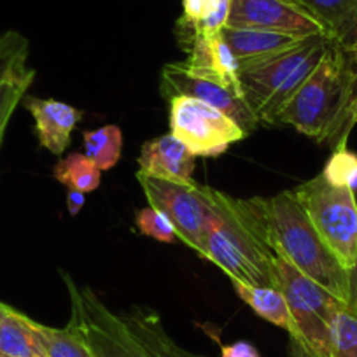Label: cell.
<instances>
[{
    "label": "cell",
    "instance_id": "cell-1",
    "mask_svg": "<svg viewBox=\"0 0 357 357\" xmlns=\"http://www.w3.org/2000/svg\"><path fill=\"white\" fill-rule=\"evenodd\" d=\"M200 190L214 212L200 256L221 268L231 282L279 289L277 256L268 238L261 197L242 200L204 184Z\"/></svg>",
    "mask_w": 357,
    "mask_h": 357
},
{
    "label": "cell",
    "instance_id": "cell-2",
    "mask_svg": "<svg viewBox=\"0 0 357 357\" xmlns=\"http://www.w3.org/2000/svg\"><path fill=\"white\" fill-rule=\"evenodd\" d=\"M354 88L356 67L352 58L336 40H331L310 77L280 111L275 125L293 126L315 142L347 146L343 128Z\"/></svg>",
    "mask_w": 357,
    "mask_h": 357
},
{
    "label": "cell",
    "instance_id": "cell-3",
    "mask_svg": "<svg viewBox=\"0 0 357 357\" xmlns=\"http://www.w3.org/2000/svg\"><path fill=\"white\" fill-rule=\"evenodd\" d=\"M268 238L279 259L294 266L349 307L350 273L312 226L294 191L261 198Z\"/></svg>",
    "mask_w": 357,
    "mask_h": 357
},
{
    "label": "cell",
    "instance_id": "cell-4",
    "mask_svg": "<svg viewBox=\"0 0 357 357\" xmlns=\"http://www.w3.org/2000/svg\"><path fill=\"white\" fill-rule=\"evenodd\" d=\"M328 36H310L282 56L240 74L242 98L263 125H275L280 111L310 77L331 44Z\"/></svg>",
    "mask_w": 357,
    "mask_h": 357
},
{
    "label": "cell",
    "instance_id": "cell-5",
    "mask_svg": "<svg viewBox=\"0 0 357 357\" xmlns=\"http://www.w3.org/2000/svg\"><path fill=\"white\" fill-rule=\"evenodd\" d=\"M312 226L345 270L357 254V200L349 188L333 186L322 174L294 190Z\"/></svg>",
    "mask_w": 357,
    "mask_h": 357
},
{
    "label": "cell",
    "instance_id": "cell-6",
    "mask_svg": "<svg viewBox=\"0 0 357 357\" xmlns=\"http://www.w3.org/2000/svg\"><path fill=\"white\" fill-rule=\"evenodd\" d=\"M70 298V321L67 328L81 338L91 357H149L121 314L112 312L93 289L75 282L61 272Z\"/></svg>",
    "mask_w": 357,
    "mask_h": 357
},
{
    "label": "cell",
    "instance_id": "cell-7",
    "mask_svg": "<svg viewBox=\"0 0 357 357\" xmlns=\"http://www.w3.org/2000/svg\"><path fill=\"white\" fill-rule=\"evenodd\" d=\"M277 280L296 326L291 338L303 342L317 357H333L331 322L345 303L279 257Z\"/></svg>",
    "mask_w": 357,
    "mask_h": 357
},
{
    "label": "cell",
    "instance_id": "cell-8",
    "mask_svg": "<svg viewBox=\"0 0 357 357\" xmlns=\"http://www.w3.org/2000/svg\"><path fill=\"white\" fill-rule=\"evenodd\" d=\"M137 181L153 208L165 215L175 228L177 238L190 249L202 254L207 226L212 219V207L202 195L200 184H177L149 177L137 172Z\"/></svg>",
    "mask_w": 357,
    "mask_h": 357
},
{
    "label": "cell",
    "instance_id": "cell-9",
    "mask_svg": "<svg viewBox=\"0 0 357 357\" xmlns=\"http://www.w3.org/2000/svg\"><path fill=\"white\" fill-rule=\"evenodd\" d=\"M170 130L195 156H219L247 133L233 119L207 102L198 98L175 97L170 100Z\"/></svg>",
    "mask_w": 357,
    "mask_h": 357
},
{
    "label": "cell",
    "instance_id": "cell-10",
    "mask_svg": "<svg viewBox=\"0 0 357 357\" xmlns=\"http://www.w3.org/2000/svg\"><path fill=\"white\" fill-rule=\"evenodd\" d=\"M226 26L300 37L328 36L324 26L298 0H231Z\"/></svg>",
    "mask_w": 357,
    "mask_h": 357
},
{
    "label": "cell",
    "instance_id": "cell-11",
    "mask_svg": "<svg viewBox=\"0 0 357 357\" xmlns=\"http://www.w3.org/2000/svg\"><path fill=\"white\" fill-rule=\"evenodd\" d=\"M177 29L181 46L188 53L186 61H183L188 72L215 82L242 98L238 61L226 44L222 30L215 33H202L181 25H177Z\"/></svg>",
    "mask_w": 357,
    "mask_h": 357
},
{
    "label": "cell",
    "instance_id": "cell-12",
    "mask_svg": "<svg viewBox=\"0 0 357 357\" xmlns=\"http://www.w3.org/2000/svg\"><path fill=\"white\" fill-rule=\"evenodd\" d=\"M160 89L163 98L168 102L181 95L207 102L208 105L233 119L247 135L252 133L259 125V119L254 116L243 98L236 97L215 82L190 74L184 63H168L161 68Z\"/></svg>",
    "mask_w": 357,
    "mask_h": 357
},
{
    "label": "cell",
    "instance_id": "cell-13",
    "mask_svg": "<svg viewBox=\"0 0 357 357\" xmlns=\"http://www.w3.org/2000/svg\"><path fill=\"white\" fill-rule=\"evenodd\" d=\"M222 37L238 61L240 74L266 65L287 51L300 46L307 37L289 36V33L268 32L256 29H233L225 26Z\"/></svg>",
    "mask_w": 357,
    "mask_h": 357
},
{
    "label": "cell",
    "instance_id": "cell-14",
    "mask_svg": "<svg viewBox=\"0 0 357 357\" xmlns=\"http://www.w3.org/2000/svg\"><path fill=\"white\" fill-rule=\"evenodd\" d=\"M195 154L172 133L144 142L139 156V172L149 177L170 181L177 184L195 183L193 172L197 167Z\"/></svg>",
    "mask_w": 357,
    "mask_h": 357
},
{
    "label": "cell",
    "instance_id": "cell-15",
    "mask_svg": "<svg viewBox=\"0 0 357 357\" xmlns=\"http://www.w3.org/2000/svg\"><path fill=\"white\" fill-rule=\"evenodd\" d=\"M23 104L36 121L40 146L50 153L61 156L70 144V135L81 121L82 112L53 98L25 97Z\"/></svg>",
    "mask_w": 357,
    "mask_h": 357
},
{
    "label": "cell",
    "instance_id": "cell-16",
    "mask_svg": "<svg viewBox=\"0 0 357 357\" xmlns=\"http://www.w3.org/2000/svg\"><path fill=\"white\" fill-rule=\"evenodd\" d=\"M121 317L149 357H202L178 347L165 331L160 315L151 308L133 305L128 312H121Z\"/></svg>",
    "mask_w": 357,
    "mask_h": 357
},
{
    "label": "cell",
    "instance_id": "cell-17",
    "mask_svg": "<svg viewBox=\"0 0 357 357\" xmlns=\"http://www.w3.org/2000/svg\"><path fill=\"white\" fill-rule=\"evenodd\" d=\"M231 286L240 300L245 301L259 317L286 329L289 336L296 335V326H294L293 315H291L282 291L275 287H256L240 282H231Z\"/></svg>",
    "mask_w": 357,
    "mask_h": 357
},
{
    "label": "cell",
    "instance_id": "cell-18",
    "mask_svg": "<svg viewBox=\"0 0 357 357\" xmlns=\"http://www.w3.org/2000/svg\"><path fill=\"white\" fill-rule=\"evenodd\" d=\"M0 357H46L32 319L13 307L0 324Z\"/></svg>",
    "mask_w": 357,
    "mask_h": 357
},
{
    "label": "cell",
    "instance_id": "cell-19",
    "mask_svg": "<svg viewBox=\"0 0 357 357\" xmlns=\"http://www.w3.org/2000/svg\"><path fill=\"white\" fill-rule=\"evenodd\" d=\"M231 0H183V18L177 25L195 32H221L228 23Z\"/></svg>",
    "mask_w": 357,
    "mask_h": 357
},
{
    "label": "cell",
    "instance_id": "cell-20",
    "mask_svg": "<svg viewBox=\"0 0 357 357\" xmlns=\"http://www.w3.org/2000/svg\"><path fill=\"white\" fill-rule=\"evenodd\" d=\"M53 175L67 190L89 193L100 186L102 170L86 154L70 153L54 165Z\"/></svg>",
    "mask_w": 357,
    "mask_h": 357
},
{
    "label": "cell",
    "instance_id": "cell-21",
    "mask_svg": "<svg viewBox=\"0 0 357 357\" xmlns=\"http://www.w3.org/2000/svg\"><path fill=\"white\" fill-rule=\"evenodd\" d=\"M84 154L93 161L102 172L111 170L118 165L123 153V132L116 125H105L97 130L82 133Z\"/></svg>",
    "mask_w": 357,
    "mask_h": 357
},
{
    "label": "cell",
    "instance_id": "cell-22",
    "mask_svg": "<svg viewBox=\"0 0 357 357\" xmlns=\"http://www.w3.org/2000/svg\"><path fill=\"white\" fill-rule=\"evenodd\" d=\"M333 40L338 39L357 15V0H298Z\"/></svg>",
    "mask_w": 357,
    "mask_h": 357
},
{
    "label": "cell",
    "instance_id": "cell-23",
    "mask_svg": "<svg viewBox=\"0 0 357 357\" xmlns=\"http://www.w3.org/2000/svg\"><path fill=\"white\" fill-rule=\"evenodd\" d=\"M36 79V70L22 63L2 84H0V144L4 139L6 128L9 125L13 112L18 107L20 102L25 98L30 84Z\"/></svg>",
    "mask_w": 357,
    "mask_h": 357
},
{
    "label": "cell",
    "instance_id": "cell-24",
    "mask_svg": "<svg viewBox=\"0 0 357 357\" xmlns=\"http://www.w3.org/2000/svg\"><path fill=\"white\" fill-rule=\"evenodd\" d=\"M32 324L46 357H91L81 338L68 328H50L36 321H32Z\"/></svg>",
    "mask_w": 357,
    "mask_h": 357
},
{
    "label": "cell",
    "instance_id": "cell-25",
    "mask_svg": "<svg viewBox=\"0 0 357 357\" xmlns=\"http://www.w3.org/2000/svg\"><path fill=\"white\" fill-rule=\"evenodd\" d=\"M333 357H357V314L342 307L331 322Z\"/></svg>",
    "mask_w": 357,
    "mask_h": 357
},
{
    "label": "cell",
    "instance_id": "cell-26",
    "mask_svg": "<svg viewBox=\"0 0 357 357\" xmlns=\"http://www.w3.org/2000/svg\"><path fill=\"white\" fill-rule=\"evenodd\" d=\"M333 186L349 188L357 191V154L347 149V146L335 147L324 170L321 172Z\"/></svg>",
    "mask_w": 357,
    "mask_h": 357
},
{
    "label": "cell",
    "instance_id": "cell-27",
    "mask_svg": "<svg viewBox=\"0 0 357 357\" xmlns=\"http://www.w3.org/2000/svg\"><path fill=\"white\" fill-rule=\"evenodd\" d=\"M135 225L142 235L158 240V242L172 243L177 238V233H175V228L172 226V222L168 221L161 212H158L156 208L151 207V205L149 207L140 208V211L137 212Z\"/></svg>",
    "mask_w": 357,
    "mask_h": 357
},
{
    "label": "cell",
    "instance_id": "cell-28",
    "mask_svg": "<svg viewBox=\"0 0 357 357\" xmlns=\"http://www.w3.org/2000/svg\"><path fill=\"white\" fill-rule=\"evenodd\" d=\"M29 58V40L22 33L13 30L11 39L0 50V84Z\"/></svg>",
    "mask_w": 357,
    "mask_h": 357
},
{
    "label": "cell",
    "instance_id": "cell-29",
    "mask_svg": "<svg viewBox=\"0 0 357 357\" xmlns=\"http://www.w3.org/2000/svg\"><path fill=\"white\" fill-rule=\"evenodd\" d=\"M221 357H261L256 347L249 342H235L221 349Z\"/></svg>",
    "mask_w": 357,
    "mask_h": 357
},
{
    "label": "cell",
    "instance_id": "cell-30",
    "mask_svg": "<svg viewBox=\"0 0 357 357\" xmlns=\"http://www.w3.org/2000/svg\"><path fill=\"white\" fill-rule=\"evenodd\" d=\"M350 58H352V63L354 67H356V88H354V97H352V102H350L349 111H347L345 128H343V140H345V142L349 140L350 132H352V128L357 123V54H350Z\"/></svg>",
    "mask_w": 357,
    "mask_h": 357
},
{
    "label": "cell",
    "instance_id": "cell-31",
    "mask_svg": "<svg viewBox=\"0 0 357 357\" xmlns=\"http://www.w3.org/2000/svg\"><path fill=\"white\" fill-rule=\"evenodd\" d=\"M336 43L350 54H357V15L349 25V29L336 39Z\"/></svg>",
    "mask_w": 357,
    "mask_h": 357
},
{
    "label": "cell",
    "instance_id": "cell-32",
    "mask_svg": "<svg viewBox=\"0 0 357 357\" xmlns=\"http://www.w3.org/2000/svg\"><path fill=\"white\" fill-rule=\"evenodd\" d=\"M65 202H67L68 214L77 215L86 204V193H81V191H75V190H68L67 197H65Z\"/></svg>",
    "mask_w": 357,
    "mask_h": 357
},
{
    "label": "cell",
    "instance_id": "cell-33",
    "mask_svg": "<svg viewBox=\"0 0 357 357\" xmlns=\"http://www.w3.org/2000/svg\"><path fill=\"white\" fill-rule=\"evenodd\" d=\"M349 273H350V301H349V308L357 314V254H356V261H354L352 270H350Z\"/></svg>",
    "mask_w": 357,
    "mask_h": 357
},
{
    "label": "cell",
    "instance_id": "cell-34",
    "mask_svg": "<svg viewBox=\"0 0 357 357\" xmlns=\"http://www.w3.org/2000/svg\"><path fill=\"white\" fill-rule=\"evenodd\" d=\"M291 357H317L303 342L291 338Z\"/></svg>",
    "mask_w": 357,
    "mask_h": 357
},
{
    "label": "cell",
    "instance_id": "cell-35",
    "mask_svg": "<svg viewBox=\"0 0 357 357\" xmlns=\"http://www.w3.org/2000/svg\"><path fill=\"white\" fill-rule=\"evenodd\" d=\"M11 33H13V30H8V32L0 33V50H2V47L9 43V39H11Z\"/></svg>",
    "mask_w": 357,
    "mask_h": 357
},
{
    "label": "cell",
    "instance_id": "cell-36",
    "mask_svg": "<svg viewBox=\"0 0 357 357\" xmlns=\"http://www.w3.org/2000/svg\"><path fill=\"white\" fill-rule=\"evenodd\" d=\"M9 305H6V303H2V301H0V324H2V321H4V317L6 315H8V312H9Z\"/></svg>",
    "mask_w": 357,
    "mask_h": 357
}]
</instances>
